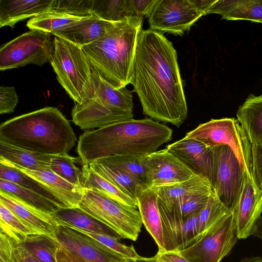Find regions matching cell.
I'll use <instances>...</instances> for the list:
<instances>
[{
    "label": "cell",
    "mask_w": 262,
    "mask_h": 262,
    "mask_svg": "<svg viewBox=\"0 0 262 262\" xmlns=\"http://www.w3.org/2000/svg\"><path fill=\"white\" fill-rule=\"evenodd\" d=\"M132 84L144 115L158 122L179 127L188 111L178 55L162 33L140 30Z\"/></svg>",
    "instance_id": "obj_1"
},
{
    "label": "cell",
    "mask_w": 262,
    "mask_h": 262,
    "mask_svg": "<svg viewBox=\"0 0 262 262\" xmlns=\"http://www.w3.org/2000/svg\"><path fill=\"white\" fill-rule=\"evenodd\" d=\"M168 126L151 118L130 119L79 136L77 152L84 165L115 155H146L172 139Z\"/></svg>",
    "instance_id": "obj_2"
},
{
    "label": "cell",
    "mask_w": 262,
    "mask_h": 262,
    "mask_svg": "<svg viewBox=\"0 0 262 262\" xmlns=\"http://www.w3.org/2000/svg\"><path fill=\"white\" fill-rule=\"evenodd\" d=\"M0 140L43 154L64 155L77 140L69 121L56 107H46L1 124Z\"/></svg>",
    "instance_id": "obj_3"
},
{
    "label": "cell",
    "mask_w": 262,
    "mask_h": 262,
    "mask_svg": "<svg viewBox=\"0 0 262 262\" xmlns=\"http://www.w3.org/2000/svg\"><path fill=\"white\" fill-rule=\"evenodd\" d=\"M143 17L116 23L101 38L81 49L99 75L116 89L132 83Z\"/></svg>",
    "instance_id": "obj_4"
},
{
    "label": "cell",
    "mask_w": 262,
    "mask_h": 262,
    "mask_svg": "<svg viewBox=\"0 0 262 262\" xmlns=\"http://www.w3.org/2000/svg\"><path fill=\"white\" fill-rule=\"evenodd\" d=\"M50 62L59 83L75 103L83 104L94 97L93 67L81 48L55 36Z\"/></svg>",
    "instance_id": "obj_5"
},
{
    "label": "cell",
    "mask_w": 262,
    "mask_h": 262,
    "mask_svg": "<svg viewBox=\"0 0 262 262\" xmlns=\"http://www.w3.org/2000/svg\"><path fill=\"white\" fill-rule=\"evenodd\" d=\"M78 208L104 224L121 238L135 241L142 222L137 208L126 206L95 189L83 188Z\"/></svg>",
    "instance_id": "obj_6"
},
{
    "label": "cell",
    "mask_w": 262,
    "mask_h": 262,
    "mask_svg": "<svg viewBox=\"0 0 262 262\" xmlns=\"http://www.w3.org/2000/svg\"><path fill=\"white\" fill-rule=\"evenodd\" d=\"M185 136L210 147H229L246 174L256 180L253 171L252 146L237 119L234 118L211 119L199 124L186 133Z\"/></svg>",
    "instance_id": "obj_7"
},
{
    "label": "cell",
    "mask_w": 262,
    "mask_h": 262,
    "mask_svg": "<svg viewBox=\"0 0 262 262\" xmlns=\"http://www.w3.org/2000/svg\"><path fill=\"white\" fill-rule=\"evenodd\" d=\"M53 47L50 33L33 29L3 45L0 49V70L33 63L41 67L50 62Z\"/></svg>",
    "instance_id": "obj_8"
},
{
    "label": "cell",
    "mask_w": 262,
    "mask_h": 262,
    "mask_svg": "<svg viewBox=\"0 0 262 262\" xmlns=\"http://www.w3.org/2000/svg\"><path fill=\"white\" fill-rule=\"evenodd\" d=\"M238 239L230 211L192 246L177 252L189 262H220L229 254Z\"/></svg>",
    "instance_id": "obj_9"
},
{
    "label": "cell",
    "mask_w": 262,
    "mask_h": 262,
    "mask_svg": "<svg viewBox=\"0 0 262 262\" xmlns=\"http://www.w3.org/2000/svg\"><path fill=\"white\" fill-rule=\"evenodd\" d=\"M203 16L189 0H156L146 17L150 29L182 36Z\"/></svg>",
    "instance_id": "obj_10"
},
{
    "label": "cell",
    "mask_w": 262,
    "mask_h": 262,
    "mask_svg": "<svg viewBox=\"0 0 262 262\" xmlns=\"http://www.w3.org/2000/svg\"><path fill=\"white\" fill-rule=\"evenodd\" d=\"M245 173L229 147H216L213 191L230 210L240 192Z\"/></svg>",
    "instance_id": "obj_11"
},
{
    "label": "cell",
    "mask_w": 262,
    "mask_h": 262,
    "mask_svg": "<svg viewBox=\"0 0 262 262\" xmlns=\"http://www.w3.org/2000/svg\"><path fill=\"white\" fill-rule=\"evenodd\" d=\"M238 239L253 235L262 213V190L256 180L244 174L238 195L230 209Z\"/></svg>",
    "instance_id": "obj_12"
},
{
    "label": "cell",
    "mask_w": 262,
    "mask_h": 262,
    "mask_svg": "<svg viewBox=\"0 0 262 262\" xmlns=\"http://www.w3.org/2000/svg\"><path fill=\"white\" fill-rule=\"evenodd\" d=\"M148 187L187 180L194 173L166 148L142 157Z\"/></svg>",
    "instance_id": "obj_13"
},
{
    "label": "cell",
    "mask_w": 262,
    "mask_h": 262,
    "mask_svg": "<svg viewBox=\"0 0 262 262\" xmlns=\"http://www.w3.org/2000/svg\"><path fill=\"white\" fill-rule=\"evenodd\" d=\"M166 148L194 174L207 177L213 185L216 173V147L185 136Z\"/></svg>",
    "instance_id": "obj_14"
},
{
    "label": "cell",
    "mask_w": 262,
    "mask_h": 262,
    "mask_svg": "<svg viewBox=\"0 0 262 262\" xmlns=\"http://www.w3.org/2000/svg\"><path fill=\"white\" fill-rule=\"evenodd\" d=\"M158 206L161 216L165 251L179 252L197 242L200 212L185 219H180L167 211L158 198Z\"/></svg>",
    "instance_id": "obj_15"
},
{
    "label": "cell",
    "mask_w": 262,
    "mask_h": 262,
    "mask_svg": "<svg viewBox=\"0 0 262 262\" xmlns=\"http://www.w3.org/2000/svg\"><path fill=\"white\" fill-rule=\"evenodd\" d=\"M54 239L59 246L86 262H124L101 248L88 236L67 227L60 226Z\"/></svg>",
    "instance_id": "obj_16"
},
{
    "label": "cell",
    "mask_w": 262,
    "mask_h": 262,
    "mask_svg": "<svg viewBox=\"0 0 262 262\" xmlns=\"http://www.w3.org/2000/svg\"><path fill=\"white\" fill-rule=\"evenodd\" d=\"M0 202L38 234L55 238L60 226L52 213L42 211L1 191Z\"/></svg>",
    "instance_id": "obj_17"
},
{
    "label": "cell",
    "mask_w": 262,
    "mask_h": 262,
    "mask_svg": "<svg viewBox=\"0 0 262 262\" xmlns=\"http://www.w3.org/2000/svg\"><path fill=\"white\" fill-rule=\"evenodd\" d=\"M115 23L92 14L55 31L52 34L81 48L101 38Z\"/></svg>",
    "instance_id": "obj_18"
},
{
    "label": "cell",
    "mask_w": 262,
    "mask_h": 262,
    "mask_svg": "<svg viewBox=\"0 0 262 262\" xmlns=\"http://www.w3.org/2000/svg\"><path fill=\"white\" fill-rule=\"evenodd\" d=\"M0 163L15 168L40 182L60 199L68 207H77L83 196V188L73 185L52 170L35 171L15 165L0 157Z\"/></svg>",
    "instance_id": "obj_19"
},
{
    "label": "cell",
    "mask_w": 262,
    "mask_h": 262,
    "mask_svg": "<svg viewBox=\"0 0 262 262\" xmlns=\"http://www.w3.org/2000/svg\"><path fill=\"white\" fill-rule=\"evenodd\" d=\"M55 0H0V27L9 26L53 10Z\"/></svg>",
    "instance_id": "obj_20"
},
{
    "label": "cell",
    "mask_w": 262,
    "mask_h": 262,
    "mask_svg": "<svg viewBox=\"0 0 262 262\" xmlns=\"http://www.w3.org/2000/svg\"><path fill=\"white\" fill-rule=\"evenodd\" d=\"M158 189L149 187L138 194L136 201L142 224L154 238L159 251H164L161 216L158 206Z\"/></svg>",
    "instance_id": "obj_21"
},
{
    "label": "cell",
    "mask_w": 262,
    "mask_h": 262,
    "mask_svg": "<svg viewBox=\"0 0 262 262\" xmlns=\"http://www.w3.org/2000/svg\"><path fill=\"white\" fill-rule=\"evenodd\" d=\"M157 188L158 199L166 208L184 197L210 194L213 190V185L207 177L196 174L187 180Z\"/></svg>",
    "instance_id": "obj_22"
},
{
    "label": "cell",
    "mask_w": 262,
    "mask_h": 262,
    "mask_svg": "<svg viewBox=\"0 0 262 262\" xmlns=\"http://www.w3.org/2000/svg\"><path fill=\"white\" fill-rule=\"evenodd\" d=\"M237 120L251 146H262V95H249L236 112Z\"/></svg>",
    "instance_id": "obj_23"
},
{
    "label": "cell",
    "mask_w": 262,
    "mask_h": 262,
    "mask_svg": "<svg viewBox=\"0 0 262 262\" xmlns=\"http://www.w3.org/2000/svg\"><path fill=\"white\" fill-rule=\"evenodd\" d=\"M212 13L221 15L222 19L258 23L262 20V0H217L208 11Z\"/></svg>",
    "instance_id": "obj_24"
},
{
    "label": "cell",
    "mask_w": 262,
    "mask_h": 262,
    "mask_svg": "<svg viewBox=\"0 0 262 262\" xmlns=\"http://www.w3.org/2000/svg\"><path fill=\"white\" fill-rule=\"evenodd\" d=\"M53 214L59 226L74 227L121 238L112 229L78 207L59 208Z\"/></svg>",
    "instance_id": "obj_25"
},
{
    "label": "cell",
    "mask_w": 262,
    "mask_h": 262,
    "mask_svg": "<svg viewBox=\"0 0 262 262\" xmlns=\"http://www.w3.org/2000/svg\"><path fill=\"white\" fill-rule=\"evenodd\" d=\"M53 156L21 148L0 140V157L28 169L51 170V162Z\"/></svg>",
    "instance_id": "obj_26"
},
{
    "label": "cell",
    "mask_w": 262,
    "mask_h": 262,
    "mask_svg": "<svg viewBox=\"0 0 262 262\" xmlns=\"http://www.w3.org/2000/svg\"><path fill=\"white\" fill-rule=\"evenodd\" d=\"M89 166L122 192L135 200L139 192L146 188L142 187L126 173L108 163L103 158L96 160Z\"/></svg>",
    "instance_id": "obj_27"
},
{
    "label": "cell",
    "mask_w": 262,
    "mask_h": 262,
    "mask_svg": "<svg viewBox=\"0 0 262 262\" xmlns=\"http://www.w3.org/2000/svg\"><path fill=\"white\" fill-rule=\"evenodd\" d=\"M92 77L95 93L102 97L113 106L121 110L133 112V91L126 86L116 89L101 78L92 69Z\"/></svg>",
    "instance_id": "obj_28"
},
{
    "label": "cell",
    "mask_w": 262,
    "mask_h": 262,
    "mask_svg": "<svg viewBox=\"0 0 262 262\" xmlns=\"http://www.w3.org/2000/svg\"><path fill=\"white\" fill-rule=\"evenodd\" d=\"M0 179L33 191L53 201L60 208H68L47 187L15 168L0 163Z\"/></svg>",
    "instance_id": "obj_29"
},
{
    "label": "cell",
    "mask_w": 262,
    "mask_h": 262,
    "mask_svg": "<svg viewBox=\"0 0 262 262\" xmlns=\"http://www.w3.org/2000/svg\"><path fill=\"white\" fill-rule=\"evenodd\" d=\"M83 188L95 189L120 204L137 208L136 200L122 192L89 165H83Z\"/></svg>",
    "instance_id": "obj_30"
},
{
    "label": "cell",
    "mask_w": 262,
    "mask_h": 262,
    "mask_svg": "<svg viewBox=\"0 0 262 262\" xmlns=\"http://www.w3.org/2000/svg\"><path fill=\"white\" fill-rule=\"evenodd\" d=\"M92 14L112 23H117L135 16L130 0H93Z\"/></svg>",
    "instance_id": "obj_31"
},
{
    "label": "cell",
    "mask_w": 262,
    "mask_h": 262,
    "mask_svg": "<svg viewBox=\"0 0 262 262\" xmlns=\"http://www.w3.org/2000/svg\"><path fill=\"white\" fill-rule=\"evenodd\" d=\"M19 244L40 262H57V253L60 246L53 238L42 234L32 235Z\"/></svg>",
    "instance_id": "obj_32"
},
{
    "label": "cell",
    "mask_w": 262,
    "mask_h": 262,
    "mask_svg": "<svg viewBox=\"0 0 262 262\" xmlns=\"http://www.w3.org/2000/svg\"><path fill=\"white\" fill-rule=\"evenodd\" d=\"M0 191L12 195L42 211L53 213L60 208L50 200L16 184L0 179Z\"/></svg>",
    "instance_id": "obj_33"
},
{
    "label": "cell",
    "mask_w": 262,
    "mask_h": 262,
    "mask_svg": "<svg viewBox=\"0 0 262 262\" xmlns=\"http://www.w3.org/2000/svg\"><path fill=\"white\" fill-rule=\"evenodd\" d=\"M82 18L52 10L31 18L26 25L31 30H39L52 34Z\"/></svg>",
    "instance_id": "obj_34"
},
{
    "label": "cell",
    "mask_w": 262,
    "mask_h": 262,
    "mask_svg": "<svg viewBox=\"0 0 262 262\" xmlns=\"http://www.w3.org/2000/svg\"><path fill=\"white\" fill-rule=\"evenodd\" d=\"M80 161V157H73L68 154L54 155L51 162V170L67 182L83 188V166L77 165Z\"/></svg>",
    "instance_id": "obj_35"
},
{
    "label": "cell",
    "mask_w": 262,
    "mask_h": 262,
    "mask_svg": "<svg viewBox=\"0 0 262 262\" xmlns=\"http://www.w3.org/2000/svg\"><path fill=\"white\" fill-rule=\"evenodd\" d=\"M83 234L106 252L118 257L127 259L139 257L133 246H127L120 242L119 238L110 235L89 232L74 227H68Z\"/></svg>",
    "instance_id": "obj_36"
},
{
    "label": "cell",
    "mask_w": 262,
    "mask_h": 262,
    "mask_svg": "<svg viewBox=\"0 0 262 262\" xmlns=\"http://www.w3.org/2000/svg\"><path fill=\"white\" fill-rule=\"evenodd\" d=\"M0 226L2 232L17 244L26 237L38 234L8 207L0 202Z\"/></svg>",
    "instance_id": "obj_37"
},
{
    "label": "cell",
    "mask_w": 262,
    "mask_h": 262,
    "mask_svg": "<svg viewBox=\"0 0 262 262\" xmlns=\"http://www.w3.org/2000/svg\"><path fill=\"white\" fill-rule=\"evenodd\" d=\"M142 156L139 155H115L103 159L126 173L144 188H147L146 172L141 161Z\"/></svg>",
    "instance_id": "obj_38"
},
{
    "label": "cell",
    "mask_w": 262,
    "mask_h": 262,
    "mask_svg": "<svg viewBox=\"0 0 262 262\" xmlns=\"http://www.w3.org/2000/svg\"><path fill=\"white\" fill-rule=\"evenodd\" d=\"M230 211L213 190L209 196L207 204L199 214L198 241L210 227Z\"/></svg>",
    "instance_id": "obj_39"
},
{
    "label": "cell",
    "mask_w": 262,
    "mask_h": 262,
    "mask_svg": "<svg viewBox=\"0 0 262 262\" xmlns=\"http://www.w3.org/2000/svg\"><path fill=\"white\" fill-rule=\"evenodd\" d=\"M211 193L184 197L176 201L169 208H166L158 200L170 213L180 219H185L200 213L207 204Z\"/></svg>",
    "instance_id": "obj_40"
},
{
    "label": "cell",
    "mask_w": 262,
    "mask_h": 262,
    "mask_svg": "<svg viewBox=\"0 0 262 262\" xmlns=\"http://www.w3.org/2000/svg\"><path fill=\"white\" fill-rule=\"evenodd\" d=\"M93 0H55L53 10L84 17L92 15Z\"/></svg>",
    "instance_id": "obj_41"
},
{
    "label": "cell",
    "mask_w": 262,
    "mask_h": 262,
    "mask_svg": "<svg viewBox=\"0 0 262 262\" xmlns=\"http://www.w3.org/2000/svg\"><path fill=\"white\" fill-rule=\"evenodd\" d=\"M18 103V96L13 86L0 87V114H8L14 112Z\"/></svg>",
    "instance_id": "obj_42"
},
{
    "label": "cell",
    "mask_w": 262,
    "mask_h": 262,
    "mask_svg": "<svg viewBox=\"0 0 262 262\" xmlns=\"http://www.w3.org/2000/svg\"><path fill=\"white\" fill-rule=\"evenodd\" d=\"M253 171L258 187L262 190V146H252Z\"/></svg>",
    "instance_id": "obj_43"
},
{
    "label": "cell",
    "mask_w": 262,
    "mask_h": 262,
    "mask_svg": "<svg viewBox=\"0 0 262 262\" xmlns=\"http://www.w3.org/2000/svg\"><path fill=\"white\" fill-rule=\"evenodd\" d=\"M14 241L7 235L0 233V262H11L13 259Z\"/></svg>",
    "instance_id": "obj_44"
},
{
    "label": "cell",
    "mask_w": 262,
    "mask_h": 262,
    "mask_svg": "<svg viewBox=\"0 0 262 262\" xmlns=\"http://www.w3.org/2000/svg\"><path fill=\"white\" fill-rule=\"evenodd\" d=\"M156 0H130L133 12L135 16L147 17Z\"/></svg>",
    "instance_id": "obj_45"
},
{
    "label": "cell",
    "mask_w": 262,
    "mask_h": 262,
    "mask_svg": "<svg viewBox=\"0 0 262 262\" xmlns=\"http://www.w3.org/2000/svg\"><path fill=\"white\" fill-rule=\"evenodd\" d=\"M13 258L15 262H40L21 245L14 241Z\"/></svg>",
    "instance_id": "obj_46"
},
{
    "label": "cell",
    "mask_w": 262,
    "mask_h": 262,
    "mask_svg": "<svg viewBox=\"0 0 262 262\" xmlns=\"http://www.w3.org/2000/svg\"><path fill=\"white\" fill-rule=\"evenodd\" d=\"M154 256L159 262H189L177 252L158 251Z\"/></svg>",
    "instance_id": "obj_47"
},
{
    "label": "cell",
    "mask_w": 262,
    "mask_h": 262,
    "mask_svg": "<svg viewBox=\"0 0 262 262\" xmlns=\"http://www.w3.org/2000/svg\"><path fill=\"white\" fill-rule=\"evenodd\" d=\"M57 262H86L79 256L60 246L57 253Z\"/></svg>",
    "instance_id": "obj_48"
},
{
    "label": "cell",
    "mask_w": 262,
    "mask_h": 262,
    "mask_svg": "<svg viewBox=\"0 0 262 262\" xmlns=\"http://www.w3.org/2000/svg\"><path fill=\"white\" fill-rule=\"evenodd\" d=\"M194 8L203 14V16L208 14L210 8L217 0H189Z\"/></svg>",
    "instance_id": "obj_49"
},
{
    "label": "cell",
    "mask_w": 262,
    "mask_h": 262,
    "mask_svg": "<svg viewBox=\"0 0 262 262\" xmlns=\"http://www.w3.org/2000/svg\"><path fill=\"white\" fill-rule=\"evenodd\" d=\"M253 235L262 240V217L258 221Z\"/></svg>",
    "instance_id": "obj_50"
},
{
    "label": "cell",
    "mask_w": 262,
    "mask_h": 262,
    "mask_svg": "<svg viewBox=\"0 0 262 262\" xmlns=\"http://www.w3.org/2000/svg\"><path fill=\"white\" fill-rule=\"evenodd\" d=\"M239 262H262V257L250 256L242 259Z\"/></svg>",
    "instance_id": "obj_51"
},
{
    "label": "cell",
    "mask_w": 262,
    "mask_h": 262,
    "mask_svg": "<svg viewBox=\"0 0 262 262\" xmlns=\"http://www.w3.org/2000/svg\"><path fill=\"white\" fill-rule=\"evenodd\" d=\"M136 262H159L155 256L151 257H143L139 256L135 259Z\"/></svg>",
    "instance_id": "obj_52"
},
{
    "label": "cell",
    "mask_w": 262,
    "mask_h": 262,
    "mask_svg": "<svg viewBox=\"0 0 262 262\" xmlns=\"http://www.w3.org/2000/svg\"><path fill=\"white\" fill-rule=\"evenodd\" d=\"M124 262H136L135 259H127Z\"/></svg>",
    "instance_id": "obj_53"
},
{
    "label": "cell",
    "mask_w": 262,
    "mask_h": 262,
    "mask_svg": "<svg viewBox=\"0 0 262 262\" xmlns=\"http://www.w3.org/2000/svg\"><path fill=\"white\" fill-rule=\"evenodd\" d=\"M258 23H262V20H261L259 21Z\"/></svg>",
    "instance_id": "obj_54"
},
{
    "label": "cell",
    "mask_w": 262,
    "mask_h": 262,
    "mask_svg": "<svg viewBox=\"0 0 262 262\" xmlns=\"http://www.w3.org/2000/svg\"><path fill=\"white\" fill-rule=\"evenodd\" d=\"M11 262H15V261L14 260L13 258L12 260L11 261Z\"/></svg>",
    "instance_id": "obj_55"
}]
</instances>
